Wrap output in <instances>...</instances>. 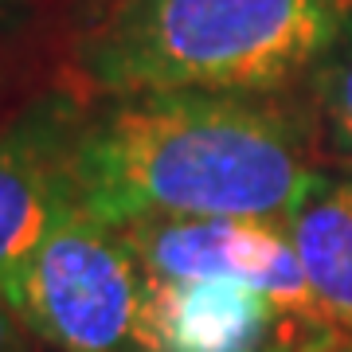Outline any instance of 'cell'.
Returning a JSON list of instances; mask_svg holds the SVG:
<instances>
[{
  "mask_svg": "<svg viewBox=\"0 0 352 352\" xmlns=\"http://www.w3.org/2000/svg\"><path fill=\"white\" fill-rule=\"evenodd\" d=\"M0 302L55 352H145L149 274L122 227L67 200Z\"/></svg>",
  "mask_w": 352,
  "mask_h": 352,
  "instance_id": "cell-3",
  "label": "cell"
},
{
  "mask_svg": "<svg viewBox=\"0 0 352 352\" xmlns=\"http://www.w3.org/2000/svg\"><path fill=\"white\" fill-rule=\"evenodd\" d=\"M82 106L39 98L0 126V294L71 200V141Z\"/></svg>",
  "mask_w": 352,
  "mask_h": 352,
  "instance_id": "cell-5",
  "label": "cell"
},
{
  "mask_svg": "<svg viewBox=\"0 0 352 352\" xmlns=\"http://www.w3.org/2000/svg\"><path fill=\"white\" fill-rule=\"evenodd\" d=\"M0 352H32L28 329L16 321V314L4 302H0Z\"/></svg>",
  "mask_w": 352,
  "mask_h": 352,
  "instance_id": "cell-9",
  "label": "cell"
},
{
  "mask_svg": "<svg viewBox=\"0 0 352 352\" xmlns=\"http://www.w3.org/2000/svg\"><path fill=\"white\" fill-rule=\"evenodd\" d=\"M352 0H102L71 71L94 98L204 90L274 98L329 55Z\"/></svg>",
  "mask_w": 352,
  "mask_h": 352,
  "instance_id": "cell-2",
  "label": "cell"
},
{
  "mask_svg": "<svg viewBox=\"0 0 352 352\" xmlns=\"http://www.w3.org/2000/svg\"><path fill=\"white\" fill-rule=\"evenodd\" d=\"M317 113L329 145L352 164V8L340 24V36L333 39L329 55L314 71Z\"/></svg>",
  "mask_w": 352,
  "mask_h": 352,
  "instance_id": "cell-8",
  "label": "cell"
},
{
  "mask_svg": "<svg viewBox=\"0 0 352 352\" xmlns=\"http://www.w3.org/2000/svg\"><path fill=\"white\" fill-rule=\"evenodd\" d=\"M317 352H352V340H344V344H329V349H317Z\"/></svg>",
  "mask_w": 352,
  "mask_h": 352,
  "instance_id": "cell-11",
  "label": "cell"
},
{
  "mask_svg": "<svg viewBox=\"0 0 352 352\" xmlns=\"http://www.w3.org/2000/svg\"><path fill=\"white\" fill-rule=\"evenodd\" d=\"M333 173L274 98L153 90L102 98L71 141V204L141 219H289Z\"/></svg>",
  "mask_w": 352,
  "mask_h": 352,
  "instance_id": "cell-1",
  "label": "cell"
},
{
  "mask_svg": "<svg viewBox=\"0 0 352 352\" xmlns=\"http://www.w3.org/2000/svg\"><path fill=\"white\" fill-rule=\"evenodd\" d=\"M302 263L321 349L352 340V176L325 184L286 219Z\"/></svg>",
  "mask_w": 352,
  "mask_h": 352,
  "instance_id": "cell-7",
  "label": "cell"
},
{
  "mask_svg": "<svg viewBox=\"0 0 352 352\" xmlns=\"http://www.w3.org/2000/svg\"><path fill=\"white\" fill-rule=\"evenodd\" d=\"M309 333L243 282H153L145 352H309Z\"/></svg>",
  "mask_w": 352,
  "mask_h": 352,
  "instance_id": "cell-6",
  "label": "cell"
},
{
  "mask_svg": "<svg viewBox=\"0 0 352 352\" xmlns=\"http://www.w3.org/2000/svg\"><path fill=\"white\" fill-rule=\"evenodd\" d=\"M32 16V0H0V43Z\"/></svg>",
  "mask_w": 352,
  "mask_h": 352,
  "instance_id": "cell-10",
  "label": "cell"
},
{
  "mask_svg": "<svg viewBox=\"0 0 352 352\" xmlns=\"http://www.w3.org/2000/svg\"><path fill=\"white\" fill-rule=\"evenodd\" d=\"M133 254L141 258L153 282H243L274 298L289 317H298L317 352L314 302L305 286L302 263L294 251L286 219H251V215H223V219H141L122 227Z\"/></svg>",
  "mask_w": 352,
  "mask_h": 352,
  "instance_id": "cell-4",
  "label": "cell"
}]
</instances>
